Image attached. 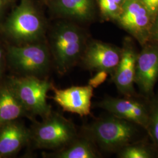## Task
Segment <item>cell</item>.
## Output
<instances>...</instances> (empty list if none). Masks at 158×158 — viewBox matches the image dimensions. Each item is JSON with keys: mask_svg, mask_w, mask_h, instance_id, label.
Segmentation results:
<instances>
[{"mask_svg": "<svg viewBox=\"0 0 158 158\" xmlns=\"http://www.w3.org/2000/svg\"><path fill=\"white\" fill-rule=\"evenodd\" d=\"M137 125L115 116L97 120L85 128L91 141L108 151H119L133 143L138 134Z\"/></svg>", "mask_w": 158, "mask_h": 158, "instance_id": "1", "label": "cell"}, {"mask_svg": "<svg viewBox=\"0 0 158 158\" xmlns=\"http://www.w3.org/2000/svg\"><path fill=\"white\" fill-rule=\"evenodd\" d=\"M51 45L57 69L60 72L64 73L73 66L81 56L84 38L77 27L63 23L55 29Z\"/></svg>", "mask_w": 158, "mask_h": 158, "instance_id": "2", "label": "cell"}, {"mask_svg": "<svg viewBox=\"0 0 158 158\" xmlns=\"http://www.w3.org/2000/svg\"><path fill=\"white\" fill-rule=\"evenodd\" d=\"M5 28L7 34L17 41L32 42L42 35L44 23L31 2L22 0L8 17Z\"/></svg>", "mask_w": 158, "mask_h": 158, "instance_id": "3", "label": "cell"}, {"mask_svg": "<svg viewBox=\"0 0 158 158\" xmlns=\"http://www.w3.org/2000/svg\"><path fill=\"white\" fill-rule=\"evenodd\" d=\"M52 85L46 80L27 76L12 80L11 87L27 113L45 118L52 113L46 97Z\"/></svg>", "mask_w": 158, "mask_h": 158, "instance_id": "4", "label": "cell"}, {"mask_svg": "<svg viewBox=\"0 0 158 158\" xmlns=\"http://www.w3.org/2000/svg\"><path fill=\"white\" fill-rule=\"evenodd\" d=\"M73 124L60 114L52 113L35 126L31 138L40 148L57 149L67 146L76 139Z\"/></svg>", "mask_w": 158, "mask_h": 158, "instance_id": "5", "label": "cell"}, {"mask_svg": "<svg viewBox=\"0 0 158 158\" xmlns=\"http://www.w3.org/2000/svg\"><path fill=\"white\" fill-rule=\"evenodd\" d=\"M8 55L13 65L28 76L44 73L50 63L47 48L40 44L11 46L9 48Z\"/></svg>", "mask_w": 158, "mask_h": 158, "instance_id": "6", "label": "cell"}, {"mask_svg": "<svg viewBox=\"0 0 158 158\" xmlns=\"http://www.w3.org/2000/svg\"><path fill=\"white\" fill-rule=\"evenodd\" d=\"M118 19L121 25L141 43L151 35V15L140 0H124Z\"/></svg>", "mask_w": 158, "mask_h": 158, "instance_id": "7", "label": "cell"}, {"mask_svg": "<svg viewBox=\"0 0 158 158\" xmlns=\"http://www.w3.org/2000/svg\"><path fill=\"white\" fill-rule=\"evenodd\" d=\"M113 116L125 119L147 130L149 111L142 103L127 97L118 98L108 97L97 104Z\"/></svg>", "mask_w": 158, "mask_h": 158, "instance_id": "8", "label": "cell"}, {"mask_svg": "<svg viewBox=\"0 0 158 158\" xmlns=\"http://www.w3.org/2000/svg\"><path fill=\"white\" fill-rule=\"evenodd\" d=\"M53 99L65 111L76 114L81 117L90 114L93 88L90 85L72 86L59 89L52 85Z\"/></svg>", "mask_w": 158, "mask_h": 158, "instance_id": "9", "label": "cell"}, {"mask_svg": "<svg viewBox=\"0 0 158 158\" xmlns=\"http://www.w3.org/2000/svg\"><path fill=\"white\" fill-rule=\"evenodd\" d=\"M158 79V46H149L137 55L135 83L147 96L152 94Z\"/></svg>", "mask_w": 158, "mask_h": 158, "instance_id": "10", "label": "cell"}, {"mask_svg": "<svg viewBox=\"0 0 158 158\" xmlns=\"http://www.w3.org/2000/svg\"><path fill=\"white\" fill-rule=\"evenodd\" d=\"M122 51L101 42H94L87 48L83 63L87 69L94 71L114 73L121 60Z\"/></svg>", "mask_w": 158, "mask_h": 158, "instance_id": "11", "label": "cell"}, {"mask_svg": "<svg viewBox=\"0 0 158 158\" xmlns=\"http://www.w3.org/2000/svg\"><path fill=\"white\" fill-rule=\"evenodd\" d=\"M137 55L130 48H125L121 53V60L113 73V81L119 91L131 97L135 94L134 84Z\"/></svg>", "mask_w": 158, "mask_h": 158, "instance_id": "12", "label": "cell"}, {"mask_svg": "<svg viewBox=\"0 0 158 158\" xmlns=\"http://www.w3.org/2000/svg\"><path fill=\"white\" fill-rule=\"evenodd\" d=\"M0 129V155L9 156L19 151L31 138V132L23 125L10 122Z\"/></svg>", "mask_w": 158, "mask_h": 158, "instance_id": "13", "label": "cell"}, {"mask_svg": "<svg viewBox=\"0 0 158 158\" xmlns=\"http://www.w3.org/2000/svg\"><path fill=\"white\" fill-rule=\"evenodd\" d=\"M27 114L11 87H4L0 89V126Z\"/></svg>", "mask_w": 158, "mask_h": 158, "instance_id": "14", "label": "cell"}, {"mask_svg": "<svg viewBox=\"0 0 158 158\" xmlns=\"http://www.w3.org/2000/svg\"><path fill=\"white\" fill-rule=\"evenodd\" d=\"M54 10L63 16L85 20L92 11V0H52Z\"/></svg>", "mask_w": 158, "mask_h": 158, "instance_id": "15", "label": "cell"}, {"mask_svg": "<svg viewBox=\"0 0 158 158\" xmlns=\"http://www.w3.org/2000/svg\"><path fill=\"white\" fill-rule=\"evenodd\" d=\"M67 147L54 154L49 155L57 158H96L98 154L89 138L74 139Z\"/></svg>", "mask_w": 158, "mask_h": 158, "instance_id": "16", "label": "cell"}, {"mask_svg": "<svg viewBox=\"0 0 158 158\" xmlns=\"http://www.w3.org/2000/svg\"><path fill=\"white\" fill-rule=\"evenodd\" d=\"M153 156L152 151L142 143H130L118 152V157L121 158H151Z\"/></svg>", "mask_w": 158, "mask_h": 158, "instance_id": "17", "label": "cell"}, {"mask_svg": "<svg viewBox=\"0 0 158 158\" xmlns=\"http://www.w3.org/2000/svg\"><path fill=\"white\" fill-rule=\"evenodd\" d=\"M153 143L158 147V102L149 111V123L147 130Z\"/></svg>", "mask_w": 158, "mask_h": 158, "instance_id": "18", "label": "cell"}, {"mask_svg": "<svg viewBox=\"0 0 158 158\" xmlns=\"http://www.w3.org/2000/svg\"><path fill=\"white\" fill-rule=\"evenodd\" d=\"M99 5L102 11L112 17H117L119 12V7L114 0H99Z\"/></svg>", "mask_w": 158, "mask_h": 158, "instance_id": "19", "label": "cell"}, {"mask_svg": "<svg viewBox=\"0 0 158 158\" xmlns=\"http://www.w3.org/2000/svg\"><path fill=\"white\" fill-rule=\"evenodd\" d=\"M108 73L105 71H98L94 76L89 80V84L93 89L102 85L107 78Z\"/></svg>", "mask_w": 158, "mask_h": 158, "instance_id": "20", "label": "cell"}, {"mask_svg": "<svg viewBox=\"0 0 158 158\" xmlns=\"http://www.w3.org/2000/svg\"><path fill=\"white\" fill-rule=\"evenodd\" d=\"M147 10L151 15H153L158 12V0H150Z\"/></svg>", "mask_w": 158, "mask_h": 158, "instance_id": "21", "label": "cell"}, {"mask_svg": "<svg viewBox=\"0 0 158 158\" xmlns=\"http://www.w3.org/2000/svg\"><path fill=\"white\" fill-rule=\"evenodd\" d=\"M151 35L153 40L158 42V19L155 23V25H153L152 27Z\"/></svg>", "mask_w": 158, "mask_h": 158, "instance_id": "22", "label": "cell"}, {"mask_svg": "<svg viewBox=\"0 0 158 158\" xmlns=\"http://www.w3.org/2000/svg\"><path fill=\"white\" fill-rule=\"evenodd\" d=\"M6 3V0H0V16L4 10Z\"/></svg>", "mask_w": 158, "mask_h": 158, "instance_id": "23", "label": "cell"}, {"mask_svg": "<svg viewBox=\"0 0 158 158\" xmlns=\"http://www.w3.org/2000/svg\"><path fill=\"white\" fill-rule=\"evenodd\" d=\"M2 55L3 52L0 47V74L1 73V70H2Z\"/></svg>", "mask_w": 158, "mask_h": 158, "instance_id": "24", "label": "cell"}, {"mask_svg": "<svg viewBox=\"0 0 158 158\" xmlns=\"http://www.w3.org/2000/svg\"><path fill=\"white\" fill-rule=\"evenodd\" d=\"M117 4H120V2H121V1H123V0H114Z\"/></svg>", "mask_w": 158, "mask_h": 158, "instance_id": "25", "label": "cell"}, {"mask_svg": "<svg viewBox=\"0 0 158 158\" xmlns=\"http://www.w3.org/2000/svg\"><path fill=\"white\" fill-rule=\"evenodd\" d=\"M1 157H2V156H1V155H0V158H1Z\"/></svg>", "mask_w": 158, "mask_h": 158, "instance_id": "26", "label": "cell"}]
</instances>
